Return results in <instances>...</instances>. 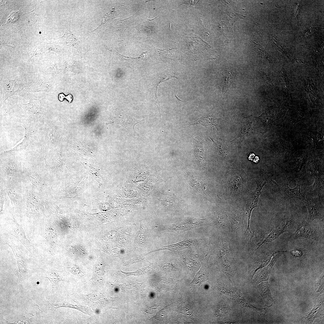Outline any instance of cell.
<instances>
[{
    "instance_id": "cell-1",
    "label": "cell",
    "mask_w": 324,
    "mask_h": 324,
    "mask_svg": "<svg viewBox=\"0 0 324 324\" xmlns=\"http://www.w3.org/2000/svg\"><path fill=\"white\" fill-rule=\"evenodd\" d=\"M296 213L293 214L289 212H284L277 215L274 218V226L257 244L254 252L263 244L272 242L289 229L293 221L296 219Z\"/></svg>"
},
{
    "instance_id": "cell-2",
    "label": "cell",
    "mask_w": 324,
    "mask_h": 324,
    "mask_svg": "<svg viewBox=\"0 0 324 324\" xmlns=\"http://www.w3.org/2000/svg\"><path fill=\"white\" fill-rule=\"evenodd\" d=\"M209 225L207 219H200L189 217L185 221L172 224L160 225L155 226L159 232H171L177 235L182 234L200 227Z\"/></svg>"
},
{
    "instance_id": "cell-3",
    "label": "cell",
    "mask_w": 324,
    "mask_h": 324,
    "mask_svg": "<svg viewBox=\"0 0 324 324\" xmlns=\"http://www.w3.org/2000/svg\"><path fill=\"white\" fill-rule=\"evenodd\" d=\"M305 178L302 177L296 179L297 184L293 188L288 186L290 179L287 178L286 179L282 186L278 185L274 190L277 199L286 203L288 202L290 199L292 198H297L302 201L305 197L303 186Z\"/></svg>"
},
{
    "instance_id": "cell-4",
    "label": "cell",
    "mask_w": 324,
    "mask_h": 324,
    "mask_svg": "<svg viewBox=\"0 0 324 324\" xmlns=\"http://www.w3.org/2000/svg\"><path fill=\"white\" fill-rule=\"evenodd\" d=\"M219 267L224 271L230 272L232 266V250L229 238L224 236L218 239L216 248Z\"/></svg>"
},
{
    "instance_id": "cell-5",
    "label": "cell",
    "mask_w": 324,
    "mask_h": 324,
    "mask_svg": "<svg viewBox=\"0 0 324 324\" xmlns=\"http://www.w3.org/2000/svg\"><path fill=\"white\" fill-rule=\"evenodd\" d=\"M208 219L211 223L212 226L224 236L228 235L231 232L227 215L223 207L219 206L213 207L210 212Z\"/></svg>"
},
{
    "instance_id": "cell-6",
    "label": "cell",
    "mask_w": 324,
    "mask_h": 324,
    "mask_svg": "<svg viewBox=\"0 0 324 324\" xmlns=\"http://www.w3.org/2000/svg\"><path fill=\"white\" fill-rule=\"evenodd\" d=\"M226 213L230 223L231 232L237 237H241L244 232V210L240 205H233L228 208Z\"/></svg>"
},
{
    "instance_id": "cell-7",
    "label": "cell",
    "mask_w": 324,
    "mask_h": 324,
    "mask_svg": "<svg viewBox=\"0 0 324 324\" xmlns=\"http://www.w3.org/2000/svg\"><path fill=\"white\" fill-rule=\"evenodd\" d=\"M297 226L294 233L289 238V239L305 238L312 241H316L318 237L316 232L313 227L304 219L303 216L298 211L296 213Z\"/></svg>"
},
{
    "instance_id": "cell-8",
    "label": "cell",
    "mask_w": 324,
    "mask_h": 324,
    "mask_svg": "<svg viewBox=\"0 0 324 324\" xmlns=\"http://www.w3.org/2000/svg\"><path fill=\"white\" fill-rule=\"evenodd\" d=\"M210 240L208 238H188L177 243L166 246L161 245L158 248L151 251L150 253L164 250H169L172 252H179L188 249L203 246L205 243Z\"/></svg>"
},
{
    "instance_id": "cell-9",
    "label": "cell",
    "mask_w": 324,
    "mask_h": 324,
    "mask_svg": "<svg viewBox=\"0 0 324 324\" xmlns=\"http://www.w3.org/2000/svg\"><path fill=\"white\" fill-rule=\"evenodd\" d=\"M305 203L308 211V222L311 223L316 219L324 218V206L320 197H311L305 196L302 201Z\"/></svg>"
},
{
    "instance_id": "cell-10",
    "label": "cell",
    "mask_w": 324,
    "mask_h": 324,
    "mask_svg": "<svg viewBox=\"0 0 324 324\" xmlns=\"http://www.w3.org/2000/svg\"><path fill=\"white\" fill-rule=\"evenodd\" d=\"M25 115L28 119L32 121L41 119L45 114L44 109L41 105L40 100L38 99L31 100L27 104H22Z\"/></svg>"
},
{
    "instance_id": "cell-11",
    "label": "cell",
    "mask_w": 324,
    "mask_h": 324,
    "mask_svg": "<svg viewBox=\"0 0 324 324\" xmlns=\"http://www.w3.org/2000/svg\"><path fill=\"white\" fill-rule=\"evenodd\" d=\"M235 174V176H232L229 179V184H228L229 193L231 197H240L248 191L247 183L245 178H243L238 176V173L237 175L236 173Z\"/></svg>"
},
{
    "instance_id": "cell-12",
    "label": "cell",
    "mask_w": 324,
    "mask_h": 324,
    "mask_svg": "<svg viewBox=\"0 0 324 324\" xmlns=\"http://www.w3.org/2000/svg\"><path fill=\"white\" fill-rule=\"evenodd\" d=\"M193 147L197 162L205 171L207 172L206 149L202 139L199 136L192 135Z\"/></svg>"
},
{
    "instance_id": "cell-13",
    "label": "cell",
    "mask_w": 324,
    "mask_h": 324,
    "mask_svg": "<svg viewBox=\"0 0 324 324\" xmlns=\"http://www.w3.org/2000/svg\"><path fill=\"white\" fill-rule=\"evenodd\" d=\"M314 177V181L313 184L304 188V193L306 196L321 197L324 194V176H315Z\"/></svg>"
},
{
    "instance_id": "cell-14",
    "label": "cell",
    "mask_w": 324,
    "mask_h": 324,
    "mask_svg": "<svg viewBox=\"0 0 324 324\" xmlns=\"http://www.w3.org/2000/svg\"><path fill=\"white\" fill-rule=\"evenodd\" d=\"M252 116V115H251L243 118L242 121L241 129L239 133L234 139L229 142L240 144L246 136L253 133Z\"/></svg>"
},
{
    "instance_id": "cell-15",
    "label": "cell",
    "mask_w": 324,
    "mask_h": 324,
    "mask_svg": "<svg viewBox=\"0 0 324 324\" xmlns=\"http://www.w3.org/2000/svg\"><path fill=\"white\" fill-rule=\"evenodd\" d=\"M149 229L145 224L140 223L139 230L136 235L134 239V248H144L148 242Z\"/></svg>"
},
{
    "instance_id": "cell-16",
    "label": "cell",
    "mask_w": 324,
    "mask_h": 324,
    "mask_svg": "<svg viewBox=\"0 0 324 324\" xmlns=\"http://www.w3.org/2000/svg\"><path fill=\"white\" fill-rule=\"evenodd\" d=\"M306 165V172L309 175L313 177L323 176V174L320 171L317 159L315 157L310 156Z\"/></svg>"
},
{
    "instance_id": "cell-17",
    "label": "cell",
    "mask_w": 324,
    "mask_h": 324,
    "mask_svg": "<svg viewBox=\"0 0 324 324\" xmlns=\"http://www.w3.org/2000/svg\"><path fill=\"white\" fill-rule=\"evenodd\" d=\"M285 252H279L273 256L270 263L266 267L264 268L258 274L257 278L258 282L266 280L268 279V278L269 274L277 260L282 253Z\"/></svg>"
},
{
    "instance_id": "cell-18",
    "label": "cell",
    "mask_w": 324,
    "mask_h": 324,
    "mask_svg": "<svg viewBox=\"0 0 324 324\" xmlns=\"http://www.w3.org/2000/svg\"><path fill=\"white\" fill-rule=\"evenodd\" d=\"M9 226L8 227L10 228L9 229L10 233H12L13 235L15 236L22 243H23L24 245H26V248H28V249H30L32 248H34L30 243L26 239L23 231L18 225L13 224Z\"/></svg>"
},
{
    "instance_id": "cell-19",
    "label": "cell",
    "mask_w": 324,
    "mask_h": 324,
    "mask_svg": "<svg viewBox=\"0 0 324 324\" xmlns=\"http://www.w3.org/2000/svg\"><path fill=\"white\" fill-rule=\"evenodd\" d=\"M13 250H14V253L17 259L18 266L19 268L18 278L20 281H22L25 278L26 276V273L27 272V265L26 261L24 258L22 256L19 252L12 246H11Z\"/></svg>"
},
{
    "instance_id": "cell-20",
    "label": "cell",
    "mask_w": 324,
    "mask_h": 324,
    "mask_svg": "<svg viewBox=\"0 0 324 324\" xmlns=\"http://www.w3.org/2000/svg\"><path fill=\"white\" fill-rule=\"evenodd\" d=\"M258 288L260 294L267 306L274 303L272 297L270 286L268 282L261 283L258 286Z\"/></svg>"
},
{
    "instance_id": "cell-21",
    "label": "cell",
    "mask_w": 324,
    "mask_h": 324,
    "mask_svg": "<svg viewBox=\"0 0 324 324\" xmlns=\"http://www.w3.org/2000/svg\"><path fill=\"white\" fill-rule=\"evenodd\" d=\"M218 119L215 117L209 116L200 118L192 123L191 124L195 125L199 124L205 127H209L211 129L213 126H215L218 130Z\"/></svg>"
},
{
    "instance_id": "cell-22",
    "label": "cell",
    "mask_w": 324,
    "mask_h": 324,
    "mask_svg": "<svg viewBox=\"0 0 324 324\" xmlns=\"http://www.w3.org/2000/svg\"><path fill=\"white\" fill-rule=\"evenodd\" d=\"M49 307L52 311H54L57 309L61 307H68L79 310L86 314L89 315L87 308L82 306L70 304L67 302H63L58 303L49 302Z\"/></svg>"
},
{
    "instance_id": "cell-23",
    "label": "cell",
    "mask_w": 324,
    "mask_h": 324,
    "mask_svg": "<svg viewBox=\"0 0 324 324\" xmlns=\"http://www.w3.org/2000/svg\"><path fill=\"white\" fill-rule=\"evenodd\" d=\"M66 40H61V41L64 42L66 45L77 48V39L76 37L72 34L69 29H67L64 36L62 38Z\"/></svg>"
},
{
    "instance_id": "cell-24",
    "label": "cell",
    "mask_w": 324,
    "mask_h": 324,
    "mask_svg": "<svg viewBox=\"0 0 324 324\" xmlns=\"http://www.w3.org/2000/svg\"><path fill=\"white\" fill-rule=\"evenodd\" d=\"M210 138L219 154L224 158H226L228 156V150L226 146L217 140L211 137Z\"/></svg>"
},
{
    "instance_id": "cell-25",
    "label": "cell",
    "mask_w": 324,
    "mask_h": 324,
    "mask_svg": "<svg viewBox=\"0 0 324 324\" xmlns=\"http://www.w3.org/2000/svg\"><path fill=\"white\" fill-rule=\"evenodd\" d=\"M45 278L48 279L52 284V292L54 291L56 286L58 282L64 280L55 270L50 271L47 274Z\"/></svg>"
},
{
    "instance_id": "cell-26",
    "label": "cell",
    "mask_w": 324,
    "mask_h": 324,
    "mask_svg": "<svg viewBox=\"0 0 324 324\" xmlns=\"http://www.w3.org/2000/svg\"><path fill=\"white\" fill-rule=\"evenodd\" d=\"M235 83V78L233 75L228 71L226 72L223 92H225L230 89L234 87Z\"/></svg>"
},
{
    "instance_id": "cell-27",
    "label": "cell",
    "mask_w": 324,
    "mask_h": 324,
    "mask_svg": "<svg viewBox=\"0 0 324 324\" xmlns=\"http://www.w3.org/2000/svg\"><path fill=\"white\" fill-rule=\"evenodd\" d=\"M236 301L241 306H245L252 309L254 311L259 314L260 315H264L266 313V310L265 308L260 309L256 308L252 304L247 302L241 297L236 298Z\"/></svg>"
},
{
    "instance_id": "cell-28",
    "label": "cell",
    "mask_w": 324,
    "mask_h": 324,
    "mask_svg": "<svg viewBox=\"0 0 324 324\" xmlns=\"http://www.w3.org/2000/svg\"><path fill=\"white\" fill-rule=\"evenodd\" d=\"M308 250L306 248L302 247L297 246L292 248L289 251L290 254L294 257L299 258H301L306 254Z\"/></svg>"
},
{
    "instance_id": "cell-29",
    "label": "cell",
    "mask_w": 324,
    "mask_h": 324,
    "mask_svg": "<svg viewBox=\"0 0 324 324\" xmlns=\"http://www.w3.org/2000/svg\"><path fill=\"white\" fill-rule=\"evenodd\" d=\"M68 268L72 274L77 275V276H82L84 275L83 272L81 270V269L76 266H73L72 265H68Z\"/></svg>"
},
{
    "instance_id": "cell-30",
    "label": "cell",
    "mask_w": 324,
    "mask_h": 324,
    "mask_svg": "<svg viewBox=\"0 0 324 324\" xmlns=\"http://www.w3.org/2000/svg\"><path fill=\"white\" fill-rule=\"evenodd\" d=\"M260 74L261 76V78L263 82L270 86L272 88H274V86L273 82L270 78L269 77L267 76L266 74L265 73H260Z\"/></svg>"
},
{
    "instance_id": "cell-31",
    "label": "cell",
    "mask_w": 324,
    "mask_h": 324,
    "mask_svg": "<svg viewBox=\"0 0 324 324\" xmlns=\"http://www.w3.org/2000/svg\"><path fill=\"white\" fill-rule=\"evenodd\" d=\"M144 256H141V257L138 258L137 257L136 259L134 258L132 260H130V261L128 262H127L125 264H124V266H128L131 264L135 262L142 261L144 259Z\"/></svg>"
},
{
    "instance_id": "cell-32",
    "label": "cell",
    "mask_w": 324,
    "mask_h": 324,
    "mask_svg": "<svg viewBox=\"0 0 324 324\" xmlns=\"http://www.w3.org/2000/svg\"><path fill=\"white\" fill-rule=\"evenodd\" d=\"M65 97L63 93H61L59 95L58 99L60 101H62Z\"/></svg>"
},
{
    "instance_id": "cell-33",
    "label": "cell",
    "mask_w": 324,
    "mask_h": 324,
    "mask_svg": "<svg viewBox=\"0 0 324 324\" xmlns=\"http://www.w3.org/2000/svg\"><path fill=\"white\" fill-rule=\"evenodd\" d=\"M65 98L69 102V103L71 102L72 100V97L71 94H69L68 96L65 97Z\"/></svg>"
},
{
    "instance_id": "cell-34",
    "label": "cell",
    "mask_w": 324,
    "mask_h": 324,
    "mask_svg": "<svg viewBox=\"0 0 324 324\" xmlns=\"http://www.w3.org/2000/svg\"><path fill=\"white\" fill-rule=\"evenodd\" d=\"M254 156L255 155L254 153H251L250 154L249 157L248 158L250 160H252V159L253 158H254Z\"/></svg>"
},
{
    "instance_id": "cell-35",
    "label": "cell",
    "mask_w": 324,
    "mask_h": 324,
    "mask_svg": "<svg viewBox=\"0 0 324 324\" xmlns=\"http://www.w3.org/2000/svg\"><path fill=\"white\" fill-rule=\"evenodd\" d=\"M259 160V159L258 157L257 156H256L254 160V161L256 163H257L258 162Z\"/></svg>"
},
{
    "instance_id": "cell-36",
    "label": "cell",
    "mask_w": 324,
    "mask_h": 324,
    "mask_svg": "<svg viewBox=\"0 0 324 324\" xmlns=\"http://www.w3.org/2000/svg\"><path fill=\"white\" fill-rule=\"evenodd\" d=\"M175 96H176V98L178 100V101H182V102H183V101H182V100H180V99H178V98H177V97H176V94H175Z\"/></svg>"
},
{
    "instance_id": "cell-37",
    "label": "cell",
    "mask_w": 324,
    "mask_h": 324,
    "mask_svg": "<svg viewBox=\"0 0 324 324\" xmlns=\"http://www.w3.org/2000/svg\"><path fill=\"white\" fill-rule=\"evenodd\" d=\"M39 283V282H37V284H38Z\"/></svg>"
}]
</instances>
